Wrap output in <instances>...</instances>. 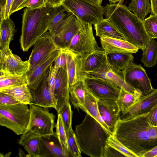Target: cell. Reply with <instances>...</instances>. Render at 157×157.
Masks as SVG:
<instances>
[{"mask_svg":"<svg viewBox=\"0 0 157 157\" xmlns=\"http://www.w3.org/2000/svg\"><path fill=\"white\" fill-rule=\"evenodd\" d=\"M147 114L127 120L120 119L112 134L137 157H143L145 153L157 146V140L152 139L147 132L150 125Z\"/></svg>","mask_w":157,"mask_h":157,"instance_id":"cell-1","label":"cell"},{"mask_svg":"<svg viewBox=\"0 0 157 157\" xmlns=\"http://www.w3.org/2000/svg\"><path fill=\"white\" fill-rule=\"evenodd\" d=\"M105 19L124 36L126 40L142 51L149 43L150 37L141 20L125 4H107L104 8Z\"/></svg>","mask_w":157,"mask_h":157,"instance_id":"cell-2","label":"cell"},{"mask_svg":"<svg viewBox=\"0 0 157 157\" xmlns=\"http://www.w3.org/2000/svg\"><path fill=\"white\" fill-rule=\"evenodd\" d=\"M75 133L81 151L91 157H102L107 141L112 135L87 114L76 125Z\"/></svg>","mask_w":157,"mask_h":157,"instance_id":"cell-3","label":"cell"},{"mask_svg":"<svg viewBox=\"0 0 157 157\" xmlns=\"http://www.w3.org/2000/svg\"><path fill=\"white\" fill-rule=\"evenodd\" d=\"M49 7L31 9L26 8L23 10L21 47L24 52L28 51L35 42L48 31Z\"/></svg>","mask_w":157,"mask_h":157,"instance_id":"cell-4","label":"cell"},{"mask_svg":"<svg viewBox=\"0 0 157 157\" xmlns=\"http://www.w3.org/2000/svg\"><path fill=\"white\" fill-rule=\"evenodd\" d=\"M30 113L27 105H0V125L12 131L17 135H22L29 124Z\"/></svg>","mask_w":157,"mask_h":157,"instance_id":"cell-5","label":"cell"},{"mask_svg":"<svg viewBox=\"0 0 157 157\" xmlns=\"http://www.w3.org/2000/svg\"><path fill=\"white\" fill-rule=\"evenodd\" d=\"M61 5L65 11L84 23L94 25L103 18L104 7L86 0H64Z\"/></svg>","mask_w":157,"mask_h":157,"instance_id":"cell-6","label":"cell"},{"mask_svg":"<svg viewBox=\"0 0 157 157\" xmlns=\"http://www.w3.org/2000/svg\"><path fill=\"white\" fill-rule=\"evenodd\" d=\"M29 105L30 119L24 133L31 131L41 136L54 133V114L50 112L48 108L34 104Z\"/></svg>","mask_w":157,"mask_h":157,"instance_id":"cell-7","label":"cell"},{"mask_svg":"<svg viewBox=\"0 0 157 157\" xmlns=\"http://www.w3.org/2000/svg\"><path fill=\"white\" fill-rule=\"evenodd\" d=\"M92 25L82 21L80 27L72 38L68 48L82 57L101 49L94 36Z\"/></svg>","mask_w":157,"mask_h":157,"instance_id":"cell-8","label":"cell"},{"mask_svg":"<svg viewBox=\"0 0 157 157\" xmlns=\"http://www.w3.org/2000/svg\"><path fill=\"white\" fill-rule=\"evenodd\" d=\"M125 81L142 95H147L154 89L145 69L134 62L122 71Z\"/></svg>","mask_w":157,"mask_h":157,"instance_id":"cell-9","label":"cell"},{"mask_svg":"<svg viewBox=\"0 0 157 157\" xmlns=\"http://www.w3.org/2000/svg\"><path fill=\"white\" fill-rule=\"evenodd\" d=\"M87 90L98 100L116 101L121 88L105 80L96 78L83 77L82 79Z\"/></svg>","mask_w":157,"mask_h":157,"instance_id":"cell-10","label":"cell"},{"mask_svg":"<svg viewBox=\"0 0 157 157\" xmlns=\"http://www.w3.org/2000/svg\"><path fill=\"white\" fill-rule=\"evenodd\" d=\"M83 77L101 79L130 93H140L126 82L122 71L115 69L110 65L107 62L95 71L84 73L82 78Z\"/></svg>","mask_w":157,"mask_h":157,"instance_id":"cell-11","label":"cell"},{"mask_svg":"<svg viewBox=\"0 0 157 157\" xmlns=\"http://www.w3.org/2000/svg\"><path fill=\"white\" fill-rule=\"evenodd\" d=\"M32 51L29 59V69H33L48 56L59 50L54 39L48 32H46L33 44Z\"/></svg>","mask_w":157,"mask_h":157,"instance_id":"cell-12","label":"cell"},{"mask_svg":"<svg viewBox=\"0 0 157 157\" xmlns=\"http://www.w3.org/2000/svg\"><path fill=\"white\" fill-rule=\"evenodd\" d=\"M29 69V60L23 61L13 54L9 48H0V73L21 75L26 73Z\"/></svg>","mask_w":157,"mask_h":157,"instance_id":"cell-13","label":"cell"},{"mask_svg":"<svg viewBox=\"0 0 157 157\" xmlns=\"http://www.w3.org/2000/svg\"><path fill=\"white\" fill-rule=\"evenodd\" d=\"M81 23V21L71 14L63 20L60 30L53 36L59 49L69 48L72 38L80 27Z\"/></svg>","mask_w":157,"mask_h":157,"instance_id":"cell-14","label":"cell"},{"mask_svg":"<svg viewBox=\"0 0 157 157\" xmlns=\"http://www.w3.org/2000/svg\"><path fill=\"white\" fill-rule=\"evenodd\" d=\"M77 77L82 80L83 74L94 71L107 62L106 54L102 49L96 50L84 57L79 55L76 56Z\"/></svg>","mask_w":157,"mask_h":157,"instance_id":"cell-15","label":"cell"},{"mask_svg":"<svg viewBox=\"0 0 157 157\" xmlns=\"http://www.w3.org/2000/svg\"><path fill=\"white\" fill-rule=\"evenodd\" d=\"M157 105V89L149 94L141 95L137 101L124 113L120 119L127 120L148 113Z\"/></svg>","mask_w":157,"mask_h":157,"instance_id":"cell-16","label":"cell"},{"mask_svg":"<svg viewBox=\"0 0 157 157\" xmlns=\"http://www.w3.org/2000/svg\"><path fill=\"white\" fill-rule=\"evenodd\" d=\"M49 71V68L36 88L34 89H30L32 97L31 104L48 108H53L56 109V101L50 92L48 84Z\"/></svg>","mask_w":157,"mask_h":157,"instance_id":"cell-17","label":"cell"},{"mask_svg":"<svg viewBox=\"0 0 157 157\" xmlns=\"http://www.w3.org/2000/svg\"><path fill=\"white\" fill-rule=\"evenodd\" d=\"M69 83L67 69L59 68L54 86V94L57 113L67 103L70 102Z\"/></svg>","mask_w":157,"mask_h":157,"instance_id":"cell-18","label":"cell"},{"mask_svg":"<svg viewBox=\"0 0 157 157\" xmlns=\"http://www.w3.org/2000/svg\"><path fill=\"white\" fill-rule=\"evenodd\" d=\"M39 147V157H68L56 132L40 136Z\"/></svg>","mask_w":157,"mask_h":157,"instance_id":"cell-19","label":"cell"},{"mask_svg":"<svg viewBox=\"0 0 157 157\" xmlns=\"http://www.w3.org/2000/svg\"><path fill=\"white\" fill-rule=\"evenodd\" d=\"M98 107L101 118L112 133L117 121L120 119V111L116 101L98 100Z\"/></svg>","mask_w":157,"mask_h":157,"instance_id":"cell-20","label":"cell"},{"mask_svg":"<svg viewBox=\"0 0 157 157\" xmlns=\"http://www.w3.org/2000/svg\"><path fill=\"white\" fill-rule=\"evenodd\" d=\"M60 51V49L55 51L26 73L28 85L30 89H35L38 86L51 65L54 63L59 55Z\"/></svg>","mask_w":157,"mask_h":157,"instance_id":"cell-21","label":"cell"},{"mask_svg":"<svg viewBox=\"0 0 157 157\" xmlns=\"http://www.w3.org/2000/svg\"><path fill=\"white\" fill-rule=\"evenodd\" d=\"M102 48L106 54L136 53L138 48L126 40L107 36L100 37Z\"/></svg>","mask_w":157,"mask_h":157,"instance_id":"cell-22","label":"cell"},{"mask_svg":"<svg viewBox=\"0 0 157 157\" xmlns=\"http://www.w3.org/2000/svg\"><path fill=\"white\" fill-rule=\"evenodd\" d=\"M40 136L32 131L21 135L18 144L23 147L28 152L29 156L39 157V140Z\"/></svg>","mask_w":157,"mask_h":157,"instance_id":"cell-23","label":"cell"},{"mask_svg":"<svg viewBox=\"0 0 157 157\" xmlns=\"http://www.w3.org/2000/svg\"><path fill=\"white\" fill-rule=\"evenodd\" d=\"M16 31L15 23L10 18L0 19V48H9Z\"/></svg>","mask_w":157,"mask_h":157,"instance_id":"cell-24","label":"cell"},{"mask_svg":"<svg viewBox=\"0 0 157 157\" xmlns=\"http://www.w3.org/2000/svg\"><path fill=\"white\" fill-rule=\"evenodd\" d=\"M0 92L10 96L20 103L27 105L31 104L32 97L28 84L6 88Z\"/></svg>","mask_w":157,"mask_h":157,"instance_id":"cell-25","label":"cell"},{"mask_svg":"<svg viewBox=\"0 0 157 157\" xmlns=\"http://www.w3.org/2000/svg\"><path fill=\"white\" fill-rule=\"evenodd\" d=\"M98 100L87 90L85 95L84 104L80 109L96 119L109 132L112 134L100 116L98 105Z\"/></svg>","mask_w":157,"mask_h":157,"instance_id":"cell-26","label":"cell"},{"mask_svg":"<svg viewBox=\"0 0 157 157\" xmlns=\"http://www.w3.org/2000/svg\"><path fill=\"white\" fill-rule=\"evenodd\" d=\"M65 11L61 5L49 7L48 31L52 36H54L60 29L63 21L66 15Z\"/></svg>","mask_w":157,"mask_h":157,"instance_id":"cell-27","label":"cell"},{"mask_svg":"<svg viewBox=\"0 0 157 157\" xmlns=\"http://www.w3.org/2000/svg\"><path fill=\"white\" fill-rule=\"evenodd\" d=\"M96 35L100 37L107 36L126 40L123 34L105 18L94 24Z\"/></svg>","mask_w":157,"mask_h":157,"instance_id":"cell-28","label":"cell"},{"mask_svg":"<svg viewBox=\"0 0 157 157\" xmlns=\"http://www.w3.org/2000/svg\"><path fill=\"white\" fill-rule=\"evenodd\" d=\"M87 90L84 81L78 80L69 86L70 101L75 108L79 110L84 105Z\"/></svg>","mask_w":157,"mask_h":157,"instance_id":"cell-29","label":"cell"},{"mask_svg":"<svg viewBox=\"0 0 157 157\" xmlns=\"http://www.w3.org/2000/svg\"><path fill=\"white\" fill-rule=\"evenodd\" d=\"M106 57L107 62L110 65L121 71L134 62V56L132 53L106 54Z\"/></svg>","mask_w":157,"mask_h":157,"instance_id":"cell-30","label":"cell"},{"mask_svg":"<svg viewBox=\"0 0 157 157\" xmlns=\"http://www.w3.org/2000/svg\"><path fill=\"white\" fill-rule=\"evenodd\" d=\"M141 95L140 93L132 94L121 88L119 97L116 101L121 114L134 105Z\"/></svg>","mask_w":157,"mask_h":157,"instance_id":"cell-31","label":"cell"},{"mask_svg":"<svg viewBox=\"0 0 157 157\" xmlns=\"http://www.w3.org/2000/svg\"><path fill=\"white\" fill-rule=\"evenodd\" d=\"M141 61L147 67H152L157 63V42L150 38L149 44L147 48L142 51Z\"/></svg>","mask_w":157,"mask_h":157,"instance_id":"cell-32","label":"cell"},{"mask_svg":"<svg viewBox=\"0 0 157 157\" xmlns=\"http://www.w3.org/2000/svg\"><path fill=\"white\" fill-rule=\"evenodd\" d=\"M25 84H28L26 73L21 75L0 73V90Z\"/></svg>","mask_w":157,"mask_h":157,"instance_id":"cell-33","label":"cell"},{"mask_svg":"<svg viewBox=\"0 0 157 157\" xmlns=\"http://www.w3.org/2000/svg\"><path fill=\"white\" fill-rule=\"evenodd\" d=\"M128 9L141 20L143 21L151 12V6L149 0H131Z\"/></svg>","mask_w":157,"mask_h":157,"instance_id":"cell-34","label":"cell"},{"mask_svg":"<svg viewBox=\"0 0 157 157\" xmlns=\"http://www.w3.org/2000/svg\"><path fill=\"white\" fill-rule=\"evenodd\" d=\"M67 56V70L69 85L78 81L77 77L76 56L77 55L68 48H66Z\"/></svg>","mask_w":157,"mask_h":157,"instance_id":"cell-35","label":"cell"},{"mask_svg":"<svg viewBox=\"0 0 157 157\" xmlns=\"http://www.w3.org/2000/svg\"><path fill=\"white\" fill-rule=\"evenodd\" d=\"M56 133L63 148L68 156H69L67 145V134L64 128L62 119L60 113H57V119L55 124Z\"/></svg>","mask_w":157,"mask_h":157,"instance_id":"cell-36","label":"cell"},{"mask_svg":"<svg viewBox=\"0 0 157 157\" xmlns=\"http://www.w3.org/2000/svg\"><path fill=\"white\" fill-rule=\"evenodd\" d=\"M67 145L69 154L74 157H81V151L75 132L73 129L67 135Z\"/></svg>","mask_w":157,"mask_h":157,"instance_id":"cell-37","label":"cell"},{"mask_svg":"<svg viewBox=\"0 0 157 157\" xmlns=\"http://www.w3.org/2000/svg\"><path fill=\"white\" fill-rule=\"evenodd\" d=\"M143 22L146 31L149 37L157 39V15L151 14Z\"/></svg>","mask_w":157,"mask_h":157,"instance_id":"cell-38","label":"cell"},{"mask_svg":"<svg viewBox=\"0 0 157 157\" xmlns=\"http://www.w3.org/2000/svg\"><path fill=\"white\" fill-rule=\"evenodd\" d=\"M58 113L61 114L64 128L67 135L69 132L73 129L72 127L73 112L70 102L67 103Z\"/></svg>","mask_w":157,"mask_h":157,"instance_id":"cell-39","label":"cell"},{"mask_svg":"<svg viewBox=\"0 0 157 157\" xmlns=\"http://www.w3.org/2000/svg\"><path fill=\"white\" fill-rule=\"evenodd\" d=\"M107 144L122 153L125 157H137L136 156L111 135L107 141Z\"/></svg>","mask_w":157,"mask_h":157,"instance_id":"cell-40","label":"cell"},{"mask_svg":"<svg viewBox=\"0 0 157 157\" xmlns=\"http://www.w3.org/2000/svg\"><path fill=\"white\" fill-rule=\"evenodd\" d=\"M53 64H51L49 67L47 82L50 92L53 96L55 98L54 94V86L59 68L56 64H54L53 65Z\"/></svg>","mask_w":157,"mask_h":157,"instance_id":"cell-41","label":"cell"},{"mask_svg":"<svg viewBox=\"0 0 157 157\" xmlns=\"http://www.w3.org/2000/svg\"><path fill=\"white\" fill-rule=\"evenodd\" d=\"M46 6L45 0H27L19 8V10L26 7L31 9H40Z\"/></svg>","mask_w":157,"mask_h":157,"instance_id":"cell-42","label":"cell"},{"mask_svg":"<svg viewBox=\"0 0 157 157\" xmlns=\"http://www.w3.org/2000/svg\"><path fill=\"white\" fill-rule=\"evenodd\" d=\"M54 64L59 68L67 69V56L66 48L60 49L59 55L55 60Z\"/></svg>","mask_w":157,"mask_h":157,"instance_id":"cell-43","label":"cell"},{"mask_svg":"<svg viewBox=\"0 0 157 157\" xmlns=\"http://www.w3.org/2000/svg\"><path fill=\"white\" fill-rule=\"evenodd\" d=\"M108 157L125 156L114 148L107 144L103 149L102 157Z\"/></svg>","mask_w":157,"mask_h":157,"instance_id":"cell-44","label":"cell"},{"mask_svg":"<svg viewBox=\"0 0 157 157\" xmlns=\"http://www.w3.org/2000/svg\"><path fill=\"white\" fill-rule=\"evenodd\" d=\"M20 103L10 96L0 92V105H9Z\"/></svg>","mask_w":157,"mask_h":157,"instance_id":"cell-45","label":"cell"},{"mask_svg":"<svg viewBox=\"0 0 157 157\" xmlns=\"http://www.w3.org/2000/svg\"><path fill=\"white\" fill-rule=\"evenodd\" d=\"M147 119L150 125L157 126V105L147 114Z\"/></svg>","mask_w":157,"mask_h":157,"instance_id":"cell-46","label":"cell"},{"mask_svg":"<svg viewBox=\"0 0 157 157\" xmlns=\"http://www.w3.org/2000/svg\"><path fill=\"white\" fill-rule=\"evenodd\" d=\"M27 0H14L10 10V14L19 10V7Z\"/></svg>","mask_w":157,"mask_h":157,"instance_id":"cell-47","label":"cell"},{"mask_svg":"<svg viewBox=\"0 0 157 157\" xmlns=\"http://www.w3.org/2000/svg\"><path fill=\"white\" fill-rule=\"evenodd\" d=\"M14 0H7L5 7L4 18H9L11 15L10 10Z\"/></svg>","mask_w":157,"mask_h":157,"instance_id":"cell-48","label":"cell"},{"mask_svg":"<svg viewBox=\"0 0 157 157\" xmlns=\"http://www.w3.org/2000/svg\"><path fill=\"white\" fill-rule=\"evenodd\" d=\"M147 132L152 139L157 140V126L150 125L148 126Z\"/></svg>","mask_w":157,"mask_h":157,"instance_id":"cell-49","label":"cell"},{"mask_svg":"<svg viewBox=\"0 0 157 157\" xmlns=\"http://www.w3.org/2000/svg\"><path fill=\"white\" fill-rule=\"evenodd\" d=\"M64 0H45L46 6L49 7H53L61 5Z\"/></svg>","mask_w":157,"mask_h":157,"instance_id":"cell-50","label":"cell"},{"mask_svg":"<svg viewBox=\"0 0 157 157\" xmlns=\"http://www.w3.org/2000/svg\"><path fill=\"white\" fill-rule=\"evenodd\" d=\"M157 157V146L145 153L143 157Z\"/></svg>","mask_w":157,"mask_h":157,"instance_id":"cell-51","label":"cell"},{"mask_svg":"<svg viewBox=\"0 0 157 157\" xmlns=\"http://www.w3.org/2000/svg\"><path fill=\"white\" fill-rule=\"evenodd\" d=\"M7 0H0V19L3 18L5 7Z\"/></svg>","mask_w":157,"mask_h":157,"instance_id":"cell-52","label":"cell"},{"mask_svg":"<svg viewBox=\"0 0 157 157\" xmlns=\"http://www.w3.org/2000/svg\"><path fill=\"white\" fill-rule=\"evenodd\" d=\"M151 14L157 15V0H150Z\"/></svg>","mask_w":157,"mask_h":157,"instance_id":"cell-53","label":"cell"},{"mask_svg":"<svg viewBox=\"0 0 157 157\" xmlns=\"http://www.w3.org/2000/svg\"><path fill=\"white\" fill-rule=\"evenodd\" d=\"M89 2L97 6L101 5L103 0H86Z\"/></svg>","mask_w":157,"mask_h":157,"instance_id":"cell-54","label":"cell"},{"mask_svg":"<svg viewBox=\"0 0 157 157\" xmlns=\"http://www.w3.org/2000/svg\"><path fill=\"white\" fill-rule=\"evenodd\" d=\"M22 155H23V156H26L25 155V154L24 153V151L21 150L20 149H19V156H22Z\"/></svg>","mask_w":157,"mask_h":157,"instance_id":"cell-55","label":"cell"},{"mask_svg":"<svg viewBox=\"0 0 157 157\" xmlns=\"http://www.w3.org/2000/svg\"><path fill=\"white\" fill-rule=\"evenodd\" d=\"M110 4L111 3H116V2H119L120 0H109Z\"/></svg>","mask_w":157,"mask_h":157,"instance_id":"cell-56","label":"cell"},{"mask_svg":"<svg viewBox=\"0 0 157 157\" xmlns=\"http://www.w3.org/2000/svg\"><path fill=\"white\" fill-rule=\"evenodd\" d=\"M124 0H120L118 2L119 4H123Z\"/></svg>","mask_w":157,"mask_h":157,"instance_id":"cell-57","label":"cell"}]
</instances>
